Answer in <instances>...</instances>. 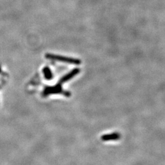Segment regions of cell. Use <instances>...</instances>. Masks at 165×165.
Instances as JSON below:
<instances>
[{
  "label": "cell",
  "instance_id": "6da1fadb",
  "mask_svg": "<svg viewBox=\"0 0 165 165\" xmlns=\"http://www.w3.org/2000/svg\"><path fill=\"white\" fill-rule=\"evenodd\" d=\"M48 58L52 59H56L57 61H62L67 63L74 64H80L81 63V61L79 59H73L70 58H66L64 56H56V55H53V54H48L47 56Z\"/></svg>",
  "mask_w": 165,
  "mask_h": 165
},
{
  "label": "cell",
  "instance_id": "7a4b0ae2",
  "mask_svg": "<svg viewBox=\"0 0 165 165\" xmlns=\"http://www.w3.org/2000/svg\"><path fill=\"white\" fill-rule=\"evenodd\" d=\"M121 137V134L117 132L113 133L111 134L103 135L101 137V139L103 141H116L119 140Z\"/></svg>",
  "mask_w": 165,
  "mask_h": 165
}]
</instances>
